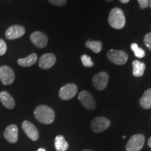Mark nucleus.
Masks as SVG:
<instances>
[{
	"mask_svg": "<svg viewBox=\"0 0 151 151\" xmlns=\"http://www.w3.org/2000/svg\"><path fill=\"white\" fill-rule=\"evenodd\" d=\"M18 128L16 124H11L6 128L4 137L9 142L15 143L18 141Z\"/></svg>",
	"mask_w": 151,
	"mask_h": 151,
	"instance_id": "4468645a",
	"label": "nucleus"
},
{
	"mask_svg": "<svg viewBox=\"0 0 151 151\" xmlns=\"http://www.w3.org/2000/svg\"><path fill=\"white\" fill-rule=\"evenodd\" d=\"M37 151H46V150H45L44 148H39V149H38Z\"/></svg>",
	"mask_w": 151,
	"mask_h": 151,
	"instance_id": "c85d7f7f",
	"label": "nucleus"
},
{
	"mask_svg": "<svg viewBox=\"0 0 151 151\" xmlns=\"http://www.w3.org/2000/svg\"><path fill=\"white\" fill-rule=\"evenodd\" d=\"M109 82V75L106 72L102 71L94 76L92 83L94 88L98 90H103L106 88Z\"/></svg>",
	"mask_w": 151,
	"mask_h": 151,
	"instance_id": "6e6552de",
	"label": "nucleus"
},
{
	"mask_svg": "<svg viewBox=\"0 0 151 151\" xmlns=\"http://www.w3.org/2000/svg\"><path fill=\"white\" fill-rule=\"evenodd\" d=\"M145 143V137L143 134H138L130 138L126 145L127 151H140Z\"/></svg>",
	"mask_w": 151,
	"mask_h": 151,
	"instance_id": "20e7f679",
	"label": "nucleus"
},
{
	"mask_svg": "<svg viewBox=\"0 0 151 151\" xmlns=\"http://www.w3.org/2000/svg\"><path fill=\"white\" fill-rule=\"evenodd\" d=\"M82 151H94V150H90V149H86V150H82Z\"/></svg>",
	"mask_w": 151,
	"mask_h": 151,
	"instance_id": "c756f323",
	"label": "nucleus"
},
{
	"mask_svg": "<svg viewBox=\"0 0 151 151\" xmlns=\"http://www.w3.org/2000/svg\"><path fill=\"white\" fill-rule=\"evenodd\" d=\"M78 99L79 101L82 103V104L86 107V109H88V110H94L96 107V103L94 101L93 97L92 96V94L90 93L89 92L83 91L81 92L78 94Z\"/></svg>",
	"mask_w": 151,
	"mask_h": 151,
	"instance_id": "1a4fd4ad",
	"label": "nucleus"
},
{
	"mask_svg": "<svg viewBox=\"0 0 151 151\" xmlns=\"http://www.w3.org/2000/svg\"><path fill=\"white\" fill-rule=\"evenodd\" d=\"M37 55L36 53H32L30 55L27 57V58H20V59H18V64L20 66H21V67H31V66L35 65L36 62H37Z\"/></svg>",
	"mask_w": 151,
	"mask_h": 151,
	"instance_id": "dca6fc26",
	"label": "nucleus"
},
{
	"mask_svg": "<svg viewBox=\"0 0 151 151\" xmlns=\"http://www.w3.org/2000/svg\"><path fill=\"white\" fill-rule=\"evenodd\" d=\"M48 1L52 4L62 6H65L67 4V0H48Z\"/></svg>",
	"mask_w": 151,
	"mask_h": 151,
	"instance_id": "393cba45",
	"label": "nucleus"
},
{
	"mask_svg": "<svg viewBox=\"0 0 151 151\" xmlns=\"http://www.w3.org/2000/svg\"><path fill=\"white\" fill-rule=\"evenodd\" d=\"M149 6L151 8V0H150V1H149Z\"/></svg>",
	"mask_w": 151,
	"mask_h": 151,
	"instance_id": "7c9ffc66",
	"label": "nucleus"
},
{
	"mask_svg": "<svg viewBox=\"0 0 151 151\" xmlns=\"http://www.w3.org/2000/svg\"><path fill=\"white\" fill-rule=\"evenodd\" d=\"M34 113L38 121L43 124H51L55 120L54 111L48 106H39L35 109Z\"/></svg>",
	"mask_w": 151,
	"mask_h": 151,
	"instance_id": "f257e3e1",
	"label": "nucleus"
},
{
	"mask_svg": "<svg viewBox=\"0 0 151 151\" xmlns=\"http://www.w3.org/2000/svg\"><path fill=\"white\" fill-rule=\"evenodd\" d=\"M125 138H126L125 136H123V137H122V139H125Z\"/></svg>",
	"mask_w": 151,
	"mask_h": 151,
	"instance_id": "473e14b6",
	"label": "nucleus"
},
{
	"mask_svg": "<svg viewBox=\"0 0 151 151\" xmlns=\"http://www.w3.org/2000/svg\"><path fill=\"white\" fill-rule=\"evenodd\" d=\"M56 62V57L52 53L43 55L39 60V66L43 69L51 68Z\"/></svg>",
	"mask_w": 151,
	"mask_h": 151,
	"instance_id": "ddd939ff",
	"label": "nucleus"
},
{
	"mask_svg": "<svg viewBox=\"0 0 151 151\" xmlns=\"http://www.w3.org/2000/svg\"><path fill=\"white\" fill-rule=\"evenodd\" d=\"M109 22L114 29H120L124 27L126 23L125 16L122 9L113 8L109 16Z\"/></svg>",
	"mask_w": 151,
	"mask_h": 151,
	"instance_id": "f03ea898",
	"label": "nucleus"
},
{
	"mask_svg": "<svg viewBox=\"0 0 151 151\" xmlns=\"http://www.w3.org/2000/svg\"><path fill=\"white\" fill-rule=\"evenodd\" d=\"M137 1L141 9H146L149 6V1H150V0H137Z\"/></svg>",
	"mask_w": 151,
	"mask_h": 151,
	"instance_id": "a878e982",
	"label": "nucleus"
},
{
	"mask_svg": "<svg viewBox=\"0 0 151 151\" xmlns=\"http://www.w3.org/2000/svg\"><path fill=\"white\" fill-rule=\"evenodd\" d=\"M86 47L88 48L91 49V50L94 52L98 53L101 50L102 48V43L99 41H92V40H88L86 43Z\"/></svg>",
	"mask_w": 151,
	"mask_h": 151,
	"instance_id": "aec40b11",
	"label": "nucleus"
},
{
	"mask_svg": "<svg viewBox=\"0 0 151 151\" xmlns=\"http://www.w3.org/2000/svg\"><path fill=\"white\" fill-rule=\"evenodd\" d=\"M81 61L83 65L86 67H92L94 66V62H92L91 58L87 55H83L81 56Z\"/></svg>",
	"mask_w": 151,
	"mask_h": 151,
	"instance_id": "4be33fe9",
	"label": "nucleus"
},
{
	"mask_svg": "<svg viewBox=\"0 0 151 151\" xmlns=\"http://www.w3.org/2000/svg\"><path fill=\"white\" fill-rule=\"evenodd\" d=\"M111 121L105 117L99 116L94 118L91 122V128L95 133H100L105 131L110 127Z\"/></svg>",
	"mask_w": 151,
	"mask_h": 151,
	"instance_id": "39448f33",
	"label": "nucleus"
},
{
	"mask_svg": "<svg viewBox=\"0 0 151 151\" xmlns=\"http://www.w3.org/2000/svg\"><path fill=\"white\" fill-rule=\"evenodd\" d=\"M15 80L14 71L8 66H1L0 67V81L4 85L9 86L12 84Z\"/></svg>",
	"mask_w": 151,
	"mask_h": 151,
	"instance_id": "0eeeda50",
	"label": "nucleus"
},
{
	"mask_svg": "<svg viewBox=\"0 0 151 151\" xmlns=\"http://www.w3.org/2000/svg\"><path fill=\"white\" fill-rule=\"evenodd\" d=\"M131 48L132 50H133L135 56L138 58H143V57L146 55V52H145L144 50H143L142 48H139L136 43H132Z\"/></svg>",
	"mask_w": 151,
	"mask_h": 151,
	"instance_id": "412c9836",
	"label": "nucleus"
},
{
	"mask_svg": "<svg viewBox=\"0 0 151 151\" xmlns=\"http://www.w3.org/2000/svg\"><path fill=\"white\" fill-rule=\"evenodd\" d=\"M119 1H120V2L122 3V4H127L129 2L130 0H119Z\"/></svg>",
	"mask_w": 151,
	"mask_h": 151,
	"instance_id": "bb28decb",
	"label": "nucleus"
},
{
	"mask_svg": "<svg viewBox=\"0 0 151 151\" xmlns=\"http://www.w3.org/2000/svg\"><path fill=\"white\" fill-rule=\"evenodd\" d=\"M0 100L6 108L9 109H13L16 105L14 98L11 97L9 92L6 91L0 92Z\"/></svg>",
	"mask_w": 151,
	"mask_h": 151,
	"instance_id": "2eb2a0df",
	"label": "nucleus"
},
{
	"mask_svg": "<svg viewBox=\"0 0 151 151\" xmlns=\"http://www.w3.org/2000/svg\"><path fill=\"white\" fill-rule=\"evenodd\" d=\"M132 66H133V71H132L133 75L136 77L142 76L146 69L145 64L139 60H134L132 62Z\"/></svg>",
	"mask_w": 151,
	"mask_h": 151,
	"instance_id": "f3484780",
	"label": "nucleus"
},
{
	"mask_svg": "<svg viewBox=\"0 0 151 151\" xmlns=\"http://www.w3.org/2000/svg\"><path fill=\"white\" fill-rule=\"evenodd\" d=\"M55 147L58 151H66L69 148V144L63 136L58 135L55 139Z\"/></svg>",
	"mask_w": 151,
	"mask_h": 151,
	"instance_id": "a211bd4d",
	"label": "nucleus"
},
{
	"mask_svg": "<svg viewBox=\"0 0 151 151\" xmlns=\"http://www.w3.org/2000/svg\"><path fill=\"white\" fill-rule=\"evenodd\" d=\"M7 50V46L5 41L0 39V55H4Z\"/></svg>",
	"mask_w": 151,
	"mask_h": 151,
	"instance_id": "5701e85b",
	"label": "nucleus"
},
{
	"mask_svg": "<svg viewBox=\"0 0 151 151\" xmlns=\"http://www.w3.org/2000/svg\"><path fill=\"white\" fill-rule=\"evenodd\" d=\"M107 58L113 64L117 65H123L128 60V55L124 51L111 49L107 52Z\"/></svg>",
	"mask_w": 151,
	"mask_h": 151,
	"instance_id": "7ed1b4c3",
	"label": "nucleus"
},
{
	"mask_svg": "<svg viewBox=\"0 0 151 151\" xmlns=\"http://www.w3.org/2000/svg\"><path fill=\"white\" fill-rule=\"evenodd\" d=\"M143 41H144L145 45L148 47L149 50H151V32L147 34V35L145 36Z\"/></svg>",
	"mask_w": 151,
	"mask_h": 151,
	"instance_id": "b1692460",
	"label": "nucleus"
},
{
	"mask_svg": "<svg viewBox=\"0 0 151 151\" xmlns=\"http://www.w3.org/2000/svg\"><path fill=\"white\" fill-rule=\"evenodd\" d=\"M32 42L36 46L39 48H45L48 43V37L47 36L41 32H35L30 36Z\"/></svg>",
	"mask_w": 151,
	"mask_h": 151,
	"instance_id": "9d476101",
	"label": "nucleus"
},
{
	"mask_svg": "<svg viewBox=\"0 0 151 151\" xmlns=\"http://www.w3.org/2000/svg\"><path fill=\"white\" fill-rule=\"evenodd\" d=\"M105 1H113V0H105Z\"/></svg>",
	"mask_w": 151,
	"mask_h": 151,
	"instance_id": "2f4dec72",
	"label": "nucleus"
},
{
	"mask_svg": "<svg viewBox=\"0 0 151 151\" xmlns=\"http://www.w3.org/2000/svg\"><path fill=\"white\" fill-rule=\"evenodd\" d=\"M148 146L150 147V148H151V137L150 138V139H148Z\"/></svg>",
	"mask_w": 151,
	"mask_h": 151,
	"instance_id": "cd10ccee",
	"label": "nucleus"
},
{
	"mask_svg": "<svg viewBox=\"0 0 151 151\" xmlns=\"http://www.w3.org/2000/svg\"><path fill=\"white\" fill-rule=\"evenodd\" d=\"M139 101L143 109H149L151 108V88H149L144 92Z\"/></svg>",
	"mask_w": 151,
	"mask_h": 151,
	"instance_id": "6ab92c4d",
	"label": "nucleus"
},
{
	"mask_svg": "<svg viewBox=\"0 0 151 151\" xmlns=\"http://www.w3.org/2000/svg\"><path fill=\"white\" fill-rule=\"evenodd\" d=\"M78 88L73 83H68L60 88L59 96L62 99L69 100L73 98L77 94Z\"/></svg>",
	"mask_w": 151,
	"mask_h": 151,
	"instance_id": "423d86ee",
	"label": "nucleus"
},
{
	"mask_svg": "<svg viewBox=\"0 0 151 151\" xmlns=\"http://www.w3.org/2000/svg\"><path fill=\"white\" fill-rule=\"evenodd\" d=\"M22 127L30 139H32V141L38 140L39 137V131L32 122L25 120V121L22 122Z\"/></svg>",
	"mask_w": 151,
	"mask_h": 151,
	"instance_id": "f8f14e48",
	"label": "nucleus"
},
{
	"mask_svg": "<svg viewBox=\"0 0 151 151\" xmlns=\"http://www.w3.org/2000/svg\"><path fill=\"white\" fill-rule=\"evenodd\" d=\"M25 33V29L22 26L20 25H12L7 29L6 32V37L8 39H18L22 37Z\"/></svg>",
	"mask_w": 151,
	"mask_h": 151,
	"instance_id": "9b49d317",
	"label": "nucleus"
}]
</instances>
